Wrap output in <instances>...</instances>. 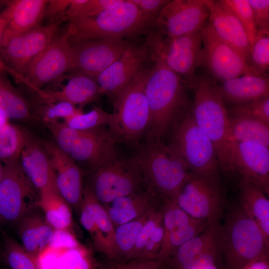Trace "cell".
I'll list each match as a JSON object with an SVG mask.
<instances>
[{
  "mask_svg": "<svg viewBox=\"0 0 269 269\" xmlns=\"http://www.w3.org/2000/svg\"><path fill=\"white\" fill-rule=\"evenodd\" d=\"M174 201L192 217L206 219L209 223L220 221L223 200L220 182L191 174L183 183Z\"/></svg>",
  "mask_w": 269,
  "mask_h": 269,
  "instance_id": "cell-11",
  "label": "cell"
},
{
  "mask_svg": "<svg viewBox=\"0 0 269 269\" xmlns=\"http://www.w3.org/2000/svg\"><path fill=\"white\" fill-rule=\"evenodd\" d=\"M71 0H48L44 16L54 19L55 18L65 14L70 6Z\"/></svg>",
  "mask_w": 269,
  "mask_h": 269,
  "instance_id": "cell-53",
  "label": "cell"
},
{
  "mask_svg": "<svg viewBox=\"0 0 269 269\" xmlns=\"http://www.w3.org/2000/svg\"><path fill=\"white\" fill-rule=\"evenodd\" d=\"M235 172L241 178L256 183L269 194V146L251 142H237L234 156Z\"/></svg>",
  "mask_w": 269,
  "mask_h": 269,
  "instance_id": "cell-22",
  "label": "cell"
},
{
  "mask_svg": "<svg viewBox=\"0 0 269 269\" xmlns=\"http://www.w3.org/2000/svg\"><path fill=\"white\" fill-rule=\"evenodd\" d=\"M240 105L254 118L269 124V96Z\"/></svg>",
  "mask_w": 269,
  "mask_h": 269,
  "instance_id": "cell-50",
  "label": "cell"
},
{
  "mask_svg": "<svg viewBox=\"0 0 269 269\" xmlns=\"http://www.w3.org/2000/svg\"><path fill=\"white\" fill-rule=\"evenodd\" d=\"M209 17L204 0H169L156 18L154 29L162 35L178 37L200 31Z\"/></svg>",
  "mask_w": 269,
  "mask_h": 269,
  "instance_id": "cell-16",
  "label": "cell"
},
{
  "mask_svg": "<svg viewBox=\"0 0 269 269\" xmlns=\"http://www.w3.org/2000/svg\"><path fill=\"white\" fill-rule=\"evenodd\" d=\"M228 114L230 128L237 142H251L269 146V124L249 115L241 105Z\"/></svg>",
  "mask_w": 269,
  "mask_h": 269,
  "instance_id": "cell-27",
  "label": "cell"
},
{
  "mask_svg": "<svg viewBox=\"0 0 269 269\" xmlns=\"http://www.w3.org/2000/svg\"><path fill=\"white\" fill-rule=\"evenodd\" d=\"M166 199L154 206L149 213L142 227L135 244L131 261L137 259L147 241L155 229L163 222V213Z\"/></svg>",
  "mask_w": 269,
  "mask_h": 269,
  "instance_id": "cell-40",
  "label": "cell"
},
{
  "mask_svg": "<svg viewBox=\"0 0 269 269\" xmlns=\"http://www.w3.org/2000/svg\"><path fill=\"white\" fill-rule=\"evenodd\" d=\"M56 269H88V264L81 251L77 248L69 249L60 256Z\"/></svg>",
  "mask_w": 269,
  "mask_h": 269,
  "instance_id": "cell-48",
  "label": "cell"
},
{
  "mask_svg": "<svg viewBox=\"0 0 269 269\" xmlns=\"http://www.w3.org/2000/svg\"><path fill=\"white\" fill-rule=\"evenodd\" d=\"M51 132L55 143L64 152L70 156L74 145L83 131L73 129L64 122L58 121L44 124Z\"/></svg>",
  "mask_w": 269,
  "mask_h": 269,
  "instance_id": "cell-44",
  "label": "cell"
},
{
  "mask_svg": "<svg viewBox=\"0 0 269 269\" xmlns=\"http://www.w3.org/2000/svg\"><path fill=\"white\" fill-rule=\"evenodd\" d=\"M92 174L91 185L88 186L102 205L145 189L142 187L146 188L134 158L118 156Z\"/></svg>",
  "mask_w": 269,
  "mask_h": 269,
  "instance_id": "cell-9",
  "label": "cell"
},
{
  "mask_svg": "<svg viewBox=\"0 0 269 269\" xmlns=\"http://www.w3.org/2000/svg\"><path fill=\"white\" fill-rule=\"evenodd\" d=\"M164 199L152 189L118 198L103 205L115 227L136 219L148 213Z\"/></svg>",
  "mask_w": 269,
  "mask_h": 269,
  "instance_id": "cell-24",
  "label": "cell"
},
{
  "mask_svg": "<svg viewBox=\"0 0 269 269\" xmlns=\"http://www.w3.org/2000/svg\"><path fill=\"white\" fill-rule=\"evenodd\" d=\"M132 42L121 38L84 41L71 45L73 64L70 72L82 74L96 80L97 77L117 61Z\"/></svg>",
  "mask_w": 269,
  "mask_h": 269,
  "instance_id": "cell-15",
  "label": "cell"
},
{
  "mask_svg": "<svg viewBox=\"0 0 269 269\" xmlns=\"http://www.w3.org/2000/svg\"><path fill=\"white\" fill-rule=\"evenodd\" d=\"M250 65L262 76L269 78V33L258 31L251 48Z\"/></svg>",
  "mask_w": 269,
  "mask_h": 269,
  "instance_id": "cell-41",
  "label": "cell"
},
{
  "mask_svg": "<svg viewBox=\"0 0 269 269\" xmlns=\"http://www.w3.org/2000/svg\"><path fill=\"white\" fill-rule=\"evenodd\" d=\"M83 195V198L89 207L100 236L104 248L103 254L111 261L117 262L115 243V226L105 208L97 200L88 186L84 187Z\"/></svg>",
  "mask_w": 269,
  "mask_h": 269,
  "instance_id": "cell-31",
  "label": "cell"
},
{
  "mask_svg": "<svg viewBox=\"0 0 269 269\" xmlns=\"http://www.w3.org/2000/svg\"><path fill=\"white\" fill-rule=\"evenodd\" d=\"M241 206L257 223L269 241V200L254 181L241 178L240 184Z\"/></svg>",
  "mask_w": 269,
  "mask_h": 269,
  "instance_id": "cell-29",
  "label": "cell"
},
{
  "mask_svg": "<svg viewBox=\"0 0 269 269\" xmlns=\"http://www.w3.org/2000/svg\"><path fill=\"white\" fill-rule=\"evenodd\" d=\"M3 167H4L3 164H2V163L0 162V182L1 181L2 174H3Z\"/></svg>",
  "mask_w": 269,
  "mask_h": 269,
  "instance_id": "cell-57",
  "label": "cell"
},
{
  "mask_svg": "<svg viewBox=\"0 0 269 269\" xmlns=\"http://www.w3.org/2000/svg\"></svg>",
  "mask_w": 269,
  "mask_h": 269,
  "instance_id": "cell-60",
  "label": "cell"
},
{
  "mask_svg": "<svg viewBox=\"0 0 269 269\" xmlns=\"http://www.w3.org/2000/svg\"><path fill=\"white\" fill-rule=\"evenodd\" d=\"M220 226V221L210 223L203 232L178 247L168 259L171 269L180 267L216 244L219 240Z\"/></svg>",
  "mask_w": 269,
  "mask_h": 269,
  "instance_id": "cell-30",
  "label": "cell"
},
{
  "mask_svg": "<svg viewBox=\"0 0 269 269\" xmlns=\"http://www.w3.org/2000/svg\"><path fill=\"white\" fill-rule=\"evenodd\" d=\"M82 109L66 102L55 103H45L35 110V117L41 120L44 124L56 122L60 118L64 120L82 113Z\"/></svg>",
  "mask_w": 269,
  "mask_h": 269,
  "instance_id": "cell-43",
  "label": "cell"
},
{
  "mask_svg": "<svg viewBox=\"0 0 269 269\" xmlns=\"http://www.w3.org/2000/svg\"><path fill=\"white\" fill-rule=\"evenodd\" d=\"M153 63L145 84L149 110L146 139L163 140L174 120L191 105L187 100L188 87L183 79L163 64Z\"/></svg>",
  "mask_w": 269,
  "mask_h": 269,
  "instance_id": "cell-2",
  "label": "cell"
},
{
  "mask_svg": "<svg viewBox=\"0 0 269 269\" xmlns=\"http://www.w3.org/2000/svg\"><path fill=\"white\" fill-rule=\"evenodd\" d=\"M150 211L136 219L116 227L115 243L117 262H126L131 260L139 233Z\"/></svg>",
  "mask_w": 269,
  "mask_h": 269,
  "instance_id": "cell-35",
  "label": "cell"
},
{
  "mask_svg": "<svg viewBox=\"0 0 269 269\" xmlns=\"http://www.w3.org/2000/svg\"><path fill=\"white\" fill-rule=\"evenodd\" d=\"M53 249H72L78 248L74 237L66 229H56L53 232L48 246Z\"/></svg>",
  "mask_w": 269,
  "mask_h": 269,
  "instance_id": "cell-51",
  "label": "cell"
},
{
  "mask_svg": "<svg viewBox=\"0 0 269 269\" xmlns=\"http://www.w3.org/2000/svg\"><path fill=\"white\" fill-rule=\"evenodd\" d=\"M19 159L24 173L39 192L51 190L59 193L54 170L42 142L27 134Z\"/></svg>",
  "mask_w": 269,
  "mask_h": 269,
  "instance_id": "cell-21",
  "label": "cell"
},
{
  "mask_svg": "<svg viewBox=\"0 0 269 269\" xmlns=\"http://www.w3.org/2000/svg\"><path fill=\"white\" fill-rule=\"evenodd\" d=\"M200 30L171 37L152 29L146 35L145 42L149 61L161 63L173 70L183 79L189 89H193L197 79L196 69L202 65Z\"/></svg>",
  "mask_w": 269,
  "mask_h": 269,
  "instance_id": "cell-7",
  "label": "cell"
},
{
  "mask_svg": "<svg viewBox=\"0 0 269 269\" xmlns=\"http://www.w3.org/2000/svg\"><path fill=\"white\" fill-rule=\"evenodd\" d=\"M117 141L103 127L83 131L70 153L74 160L87 163L92 172L119 156Z\"/></svg>",
  "mask_w": 269,
  "mask_h": 269,
  "instance_id": "cell-20",
  "label": "cell"
},
{
  "mask_svg": "<svg viewBox=\"0 0 269 269\" xmlns=\"http://www.w3.org/2000/svg\"><path fill=\"white\" fill-rule=\"evenodd\" d=\"M36 93L45 103L66 102L80 108L97 101L103 92L97 81L82 74H72L67 84L58 91L38 90Z\"/></svg>",
  "mask_w": 269,
  "mask_h": 269,
  "instance_id": "cell-23",
  "label": "cell"
},
{
  "mask_svg": "<svg viewBox=\"0 0 269 269\" xmlns=\"http://www.w3.org/2000/svg\"><path fill=\"white\" fill-rule=\"evenodd\" d=\"M3 254L11 269H38L37 260L12 237L4 234Z\"/></svg>",
  "mask_w": 269,
  "mask_h": 269,
  "instance_id": "cell-37",
  "label": "cell"
},
{
  "mask_svg": "<svg viewBox=\"0 0 269 269\" xmlns=\"http://www.w3.org/2000/svg\"><path fill=\"white\" fill-rule=\"evenodd\" d=\"M104 269H171L168 259L165 261H131L117 262L112 261Z\"/></svg>",
  "mask_w": 269,
  "mask_h": 269,
  "instance_id": "cell-47",
  "label": "cell"
},
{
  "mask_svg": "<svg viewBox=\"0 0 269 269\" xmlns=\"http://www.w3.org/2000/svg\"><path fill=\"white\" fill-rule=\"evenodd\" d=\"M209 10L208 22L216 34L238 51L250 65L251 47L241 23L222 0H204Z\"/></svg>",
  "mask_w": 269,
  "mask_h": 269,
  "instance_id": "cell-19",
  "label": "cell"
},
{
  "mask_svg": "<svg viewBox=\"0 0 269 269\" xmlns=\"http://www.w3.org/2000/svg\"><path fill=\"white\" fill-rule=\"evenodd\" d=\"M150 67H145L113 101L114 118L109 130L117 142L140 146L149 121L145 84Z\"/></svg>",
  "mask_w": 269,
  "mask_h": 269,
  "instance_id": "cell-8",
  "label": "cell"
},
{
  "mask_svg": "<svg viewBox=\"0 0 269 269\" xmlns=\"http://www.w3.org/2000/svg\"><path fill=\"white\" fill-rule=\"evenodd\" d=\"M113 114H109L102 109L94 106L87 113L83 112L64 119V123L70 128L80 131H87L108 125L113 121Z\"/></svg>",
  "mask_w": 269,
  "mask_h": 269,
  "instance_id": "cell-38",
  "label": "cell"
},
{
  "mask_svg": "<svg viewBox=\"0 0 269 269\" xmlns=\"http://www.w3.org/2000/svg\"><path fill=\"white\" fill-rule=\"evenodd\" d=\"M200 33L203 46L202 66L207 68L213 79L223 81L244 75L262 76L216 34L208 21Z\"/></svg>",
  "mask_w": 269,
  "mask_h": 269,
  "instance_id": "cell-12",
  "label": "cell"
},
{
  "mask_svg": "<svg viewBox=\"0 0 269 269\" xmlns=\"http://www.w3.org/2000/svg\"><path fill=\"white\" fill-rule=\"evenodd\" d=\"M221 253L220 241L193 260L175 269H203L213 265L220 266Z\"/></svg>",
  "mask_w": 269,
  "mask_h": 269,
  "instance_id": "cell-45",
  "label": "cell"
},
{
  "mask_svg": "<svg viewBox=\"0 0 269 269\" xmlns=\"http://www.w3.org/2000/svg\"><path fill=\"white\" fill-rule=\"evenodd\" d=\"M210 223L206 219L194 218L172 232L163 240L156 260L168 259L175 250L193 237L203 232Z\"/></svg>",
  "mask_w": 269,
  "mask_h": 269,
  "instance_id": "cell-34",
  "label": "cell"
},
{
  "mask_svg": "<svg viewBox=\"0 0 269 269\" xmlns=\"http://www.w3.org/2000/svg\"><path fill=\"white\" fill-rule=\"evenodd\" d=\"M54 170L58 191L63 199L78 214L83 202V174L81 169L69 155L54 142H42Z\"/></svg>",
  "mask_w": 269,
  "mask_h": 269,
  "instance_id": "cell-18",
  "label": "cell"
},
{
  "mask_svg": "<svg viewBox=\"0 0 269 269\" xmlns=\"http://www.w3.org/2000/svg\"><path fill=\"white\" fill-rule=\"evenodd\" d=\"M3 166L0 182V223L12 227L17 226L31 210L34 187L24 173L19 158Z\"/></svg>",
  "mask_w": 269,
  "mask_h": 269,
  "instance_id": "cell-10",
  "label": "cell"
},
{
  "mask_svg": "<svg viewBox=\"0 0 269 269\" xmlns=\"http://www.w3.org/2000/svg\"><path fill=\"white\" fill-rule=\"evenodd\" d=\"M24 249L37 260L48 246L54 230L41 216L28 213L17 225Z\"/></svg>",
  "mask_w": 269,
  "mask_h": 269,
  "instance_id": "cell-28",
  "label": "cell"
},
{
  "mask_svg": "<svg viewBox=\"0 0 269 269\" xmlns=\"http://www.w3.org/2000/svg\"><path fill=\"white\" fill-rule=\"evenodd\" d=\"M8 120L5 113L0 108V126L8 122Z\"/></svg>",
  "mask_w": 269,
  "mask_h": 269,
  "instance_id": "cell-56",
  "label": "cell"
},
{
  "mask_svg": "<svg viewBox=\"0 0 269 269\" xmlns=\"http://www.w3.org/2000/svg\"><path fill=\"white\" fill-rule=\"evenodd\" d=\"M156 19L125 0L96 16L69 20L66 32L71 45L90 40L133 38L154 28Z\"/></svg>",
  "mask_w": 269,
  "mask_h": 269,
  "instance_id": "cell-3",
  "label": "cell"
},
{
  "mask_svg": "<svg viewBox=\"0 0 269 269\" xmlns=\"http://www.w3.org/2000/svg\"><path fill=\"white\" fill-rule=\"evenodd\" d=\"M243 25L252 48L257 35L253 9L248 0H222Z\"/></svg>",
  "mask_w": 269,
  "mask_h": 269,
  "instance_id": "cell-42",
  "label": "cell"
},
{
  "mask_svg": "<svg viewBox=\"0 0 269 269\" xmlns=\"http://www.w3.org/2000/svg\"><path fill=\"white\" fill-rule=\"evenodd\" d=\"M0 108L8 119L29 123L37 120L31 113L26 100L0 70Z\"/></svg>",
  "mask_w": 269,
  "mask_h": 269,
  "instance_id": "cell-32",
  "label": "cell"
},
{
  "mask_svg": "<svg viewBox=\"0 0 269 269\" xmlns=\"http://www.w3.org/2000/svg\"><path fill=\"white\" fill-rule=\"evenodd\" d=\"M47 3V0L10 1L11 16L1 43L39 26Z\"/></svg>",
  "mask_w": 269,
  "mask_h": 269,
  "instance_id": "cell-26",
  "label": "cell"
},
{
  "mask_svg": "<svg viewBox=\"0 0 269 269\" xmlns=\"http://www.w3.org/2000/svg\"><path fill=\"white\" fill-rule=\"evenodd\" d=\"M163 222L157 227L147 241L137 260L134 261H148L157 260L163 237Z\"/></svg>",
  "mask_w": 269,
  "mask_h": 269,
  "instance_id": "cell-46",
  "label": "cell"
},
{
  "mask_svg": "<svg viewBox=\"0 0 269 269\" xmlns=\"http://www.w3.org/2000/svg\"><path fill=\"white\" fill-rule=\"evenodd\" d=\"M219 89L224 102L242 105L269 96V79L262 76L244 75L221 81Z\"/></svg>",
  "mask_w": 269,
  "mask_h": 269,
  "instance_id": "cell-25",
  "label": "cell"
},
{
  "mask_svg": "<svg viewBox=\"0 0 269 269\" xmlns=\"http://www.w3.org/2000/svg\"><path fill=\"white\" fill-rule=\"evenodd\" d=\"M147 61H150L145 42L139 45L132 42L119 58L101 73L96 81L104 94L113 102L145 67Z\"/></svg>",
  "mask_w": 269,
  "mask_h": 269,
  "instance_id": "cell-17",
  "label": "cell"
},
{
  "mask_svg": "<svg viewBox=\"0 0 269 269\" xmlns=\"http://www.w3.org/2000/svg\"><path fill=\"white\" fill-rule=\"evenodd\" d=\"M221 257L226 269H242L260 260H269V241L241 206L231 208L219 230Z\"/></svg>",
  "mask_w": 269,
  "mask_h": 269,
  "instance_id": "cell-4",
  "label": "cell"
},
{
  "mask_svg": "<svg viewBox=\"0 0 269 269\" xmlns=\"http://www.w3.org/2000/svg\"><path fill=\"white\" fill-rule=\"evenodd\" d=\"M242 269H269V260H260L253 262Z\"/></svg>",
  "mask_w": 269,
  "mask_h": 269,
  "instance_id": "cell-55",
  "label": "cell"
},
{
  "mask_svg": "<svg viewBox=\"0 0 269 269\" xmlns=\"http://www.w3.org/2000/svg\"><path fill=\"white\" fill-rule=\"evenodd\" d=\"M59 22L39 26L0 44V60L7 70L16 76H22L33 60L56 36Z\"/></svg>",
  "mask_w": 269,
  "mask_h": 269,
  "instance_id": "cell-13",
  "label": "cell"
},
{
  "mask_svg": "<svg viewBox=\"0 0 269 269\" xmlns=\"http://www.w3.org/2000/svg\"><path fill=\"white\" fill-rule=\"evenodd\" d=\"M39 193L37 204L44 211L47 223L55 230L69 227L72 222L70 206L60 195L51 190Z\"/></svg>",
  "mask_w": 269,
  "mask_h": 269,
  "instance_id": "cell-33",
  "label": "cell"
},
{
  "mask_svg": "<svg viewBox=\"0 0 269 269\" xmlns=\"http://www.w3.org/2000/svg\"><path fill=\"white\" fill-rule=\"evenodd\" d=\"M72 64V47L66 31L51 41L33 60L23 76L15 77L36 91L70 72Z\"/></svg>",
  "mask_w": 269,
  "mask_h": 269,
  "instance_id": "cell-14",
  "label": "cell"
},
{
  "mask_svg": "<svg viewBox=\"0 0 269 269\" xmlns=\"http://www.w3.org/2000/svg\"><path fill=\"white\" fill-rule=\"evenodd\" d=\"M248 1L252 8L258 31L269 33V0Z\"/></svg>",
  "mask_w": 269,
  "mask_h": 269,
  "instance_id": "cell-49",
  "label": "cell"
},
{
  "mask_svg": "<svg viewBox=\"0 0 269 269\" xmlns=\"http://www.w3.org/2000/svg\"><path fill=\"white\" fill-rule=\"evenodd\" d=\"M192 90L195 97L192 112L196 123L213 144L220 169L226 174L235 173L237 141L232 135L219 85L213 78L197 77Z\"/></svg>",
  "mask_w": 269,
  "mask_h": 269,
  "instance_id": "cell-1",
  "label": "cell"
},
{
  "mask_svg": "<svg viewBox=\"0 0 269 269\" xmlns=\"http://www.w3.org/2000/svg\"><path fill=\"white\" fill-rule=\"evenodd\" d=\"M27 133L8 122L0 126V162L3 164L19 158Z\"/></svg>",
  "mask_w": 269,
  "mask_h": 269,
  "instance_id": "cell-36",
  "label": "cell"
},
{
  "mask_svg": "<svg viewBox=\"0 0 269 269\" xmlns=\"http://www.w3.org/2000/svg\"><path fill=\"white\" fill-rule=\"evenodd\" d=\"M133 157L146 188L164 199L174 201L191 172L174 151L163 140H146Z\"/></svg>",
  "mask_w": 269,
  "mask_h": 269,
  "instance_id": "cell-5",
  "label": "cell"
},
{
  "mask_svg": "<svg viewBox=\"0 0 269 269\" xmlns=\"http://www.w3.org/2000/svg\"><path fill=\"white\" fill-rule=\"evenodd\" d=\"M38 269H44L41 268H38Z\"/></svg>",
  "mask_w": 269,
  "mask_h": 269,
  "instance_id": "cell-59",
  "label": "cell"
},
{
  "mask_svg": "<svg viewBox=\"0 0 269 269\" xmlns=\"http://www.w3.org/2000/svg\"><path fill=\"white\" fill-rule=\"evenodd\" d=\"M192 105L174 120L168 146L183 161L193 174L219 181L220 166L215 147L196 123Z\"/></svg>",
  "mask_w": 269,
  "mask_h": 269,
  "instance_id": "cell-6",
  "label": "cell"
},
{
  "mask_svg": "<svg viewBox=\"0 0 269 269\" xmlns=\"http://www.w3.org/2000/svg\"><path fill=\"white\" fill-rule=\"evenodd\" d=\"M11 12L10 1L8 3L5 8L0 12V44L2 38L9 21ZM4 69V65L0 60V70Z\"/></svg>",
  "mask_w": 269,
  "mask_h": 269,
  "instance_id": "cell-54",
  "label": "cell"
},
{
  "mask_svg": "<svg viewBox=\"0 0 269 269\" xmlns=\"http://www.w3.org/2000/svg\"><path fill=\"white\" fill-rule=\"evenodd\" d=\"M124 1L125 0H71L65 14L69 20L93 17Z\"/></svg>",
  "mask_w": 269,
  "mask_h": 269,
  "instance_id": "cell-39",
  "label": "cell"
},
{
  "mask_svg": "<svg viewBox=\"0 0 269 269\" xmlns=\"http://www.w3.org/2000/svg\"><path fill=\"white\" fill-rule=\"evenodd\" d=\"M203 269H220L219 267L217 265H213L207 267Z\"/></svg>",
  "mask_w": 269,
  "mask_h": 269,
  "instance_id": "cell-58",
  "label": "cell"
},
{
  "mask_svg": "<svg viewBox=\"0 0 269 269\" xmlns=\"http://www.w3.org/2000/svg\"><path fill=\"white\" fill-rule=\"evenodd\" d=\"M143 13L156 19L169 0H128Z\"/></svg>",
  "mask_w": 269,
  "mask_h": 269,
  "instance_id": "cell-52",
  "label": "cell"
}]
</instances>
